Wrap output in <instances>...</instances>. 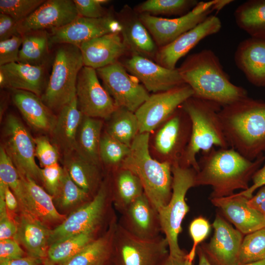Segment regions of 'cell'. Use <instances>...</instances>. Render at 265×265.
<instances>
[{
    "instance_id": "7dc6e473",
    "label": "cell",
    "mask_w": 265,
    "mask_h": 265,
    "mask_svg": "<svg viewBox=\"0 0 265 265\" xmlns=\"http://www.w3.org/2000/svg\"><path fill=\"white\" fill-rule=\"evenodd\" d=\"M210 224L205 218L199 216L194 218L189 226V233L193 241L191 249L188 253L189 257L193 260L199 244L208 236L210 231Z\"/></svg>"
},
{
    "instance_id": "f546056e",
    "label": "cell",
    "mask_w": 265,
    "mask_h": 265,
    "mask_svg": "<svg viewBox=\"0 0 265 265\" xmlns=\"http://www.w3.org/2000/svg\"><path fill=\"white\" fill-rule=\"evenodd\" d=\"M83 116L76 96L59 111L51 133L54 144L64 155L75 151L76 137Z\"/></svg>"
},
{
    "instance_id": "5bb4252c",
    "label": "cell",
    "mask_w": 265,
    "mask_h": 265,
    "mask_svg": "<svg viewBox=\"0 0 265 265\" xmlns=\"http://www.w3.org/2000/svg\"><path fill=\"white\" fill-rule=\"evenodd\" d=\"M76 96L79 109L86 116L108 119L118 107L98 80L96 69L83 66L77 80Z\"/></svg>"
},
{
    "instance_id": "f6af8a7d",
    "label": "cell",
    "mask_w": 265,
    "mask_h": 265,
    "mask_svg": "<svg viewBox=\"0 0 265 265\" xmlns=\"http://www.w3.org/2000/svg\"><path fill=\"white\" fill-rule=\"evenodd\" d=\"M35 157L38 159L42 168L58 163L59 157L58 148L52 143L49 139L43 136L34 138Z\"/></svg>"
},
{
    "instance_id": "6f0895ef",
    "label": "cell",
    "mask_w": 265,
    "mask_h": 265,
    "mask_svg": "<svg viewBox=\"0 0 265 265\" xmlns=\"http://www.w3.org/2000/svg\"><path fill=\"white\" fill-rule=\"evenodd\" d=\"M4 200L10 214L20 212L18 201L10 188L6 185L4 192Z\"/></svg>"
},
{
    "instance_id": "1f68e13d",
    "label": "cell",
    "mask_w": 265,
    "mask_h": 265,
    "mask_svg": "<svg viewBox=\"0 0 265 265\" xmlns=\"http://www.w3.org/2000/svg\"><path fill=\"white\" fill-rule=\"evenodd\" d=\"M117 223L116 217L105 233L62 265H106L110 263Z\"/></svg>"
},
{
    "instance_id": "9a60e30c",
    "label": "cell",
    "mask_w": 265,
    "mask_h": 265,
    "mask_svg": "<svg viewBox=\"0 0 265 265\" xmlns=\"http://www.w3.org/2000/svg\"><path fill=\"white\" fill-rule=\"evenodd\" d=\"M117 19L107 15L99 18L78 16L66 26L51 30L50 44H70L79 47L83 42L110 33H120Z\"/></svg>"
},
{
    "instance_id": "f35d334b",
    "label": "cell",
    "mask_w": 265,
    "mask_h": 265,
    "mask_svg": "<svg viewBox=\"0 0 265 265\" xmlns=\"http://www.w3.org/2000/svg\"><path fill=\"white\" fill-rule=\"evenodd\" d=\"M110 118L106 133L131 147L139 133L138 122L135 113L123 107H118Z\"/></svg>"
},
{
    "instance_id": "83f0119b",
    "label": "cell",
    "mask_w": 265,
    "mask_h": 265,
    "mask_svg": "<svg viewBox=\"0 0 265 265\" xmlns=\"http://www.w3.org/2000/svg\"><path fill=\"white\" fill-rule=\"evenodd\" d=\"M12 98L27 124L36 131L51 132L56 116L35 94L23 90L12 89Z\"/></svg>"
},
{
    "instance_id": "4dcf8cb0",
    "label": "cell",
    "mask_w": 265,
    "mask_h": 265,
    "mask_svg": "<svg viewBox=\"0 0 265 265\" xmlns=\"http://www.w3.org/2000/svg\"><path fill=\"white\" fill-rule=\"evenodd\" d=\"M64 167L72 180L94 197L104 181L100 166L79 156L75 151L64 155Z\"/></svg>"
},
{
    "instance_id": "ffe728a7",
    "label": "cell",
    "mask_w": 265,
    "mask_h": 265,
    "mask_svg": "<svg viewBox=\"0 0 265 265\" xmlns=\"http://www.w3.org/2000/svg\"><path fill=\"white\" fill-rule=\"evenodd\" d=\"M221 26V22L218 17L209 15L196 26L169 44L160 47L155 58L156 63L169 69H176V65L180 59L202 39L218 32Z\"/></svg>"
},
{
    "instance_id": "5b68a950",
    "label": "cell",
    "mask_w": 265,
    "mask_h": 265,
    "mask_svg": "<svg viewBox=\"0 0 265 265\" xmlns=\"http://www.w3.org/2000/svg\"><path fill=\"white\" fill-rule=\"evenodd\" d=\"M149 132L138 133L130 152L119 167L129 169L140 179L144 193L158 210L165 206L172 194V164L153 159L149 150Z\"/></svg>"
},
{
    "instance_id": "4316f807",
    "label": "cell",
    "mask_w": 265,
    "mask_h": 265,
    "mask_svg": "<svg viewBox=\"0 0 265 265\" xmlns=\"http://www.w3.org/2000/svg\"><path fill=\"white\" fill-rule=\"evenodd\" d=\"M20 175L26 188L28 214L49 227L61 224L67 216L58 211L53 196L30 177Z\"/></svg>"
},
{
    "instance_id": "f5cc1de1",
    "label": "cell",
    "mask_w": 265,
    "mask_h": 265,
    "mask_svg": "<svg viewBox=\"0 0 265 265\" xmlns=\"http://www.w3.org/2000/svg\"><path fill=\"white\" fill-rule=\"evenodd\" d=\"M18 22L8 15L0 14V41L20 34L18 31Z\"/></svg>"
},
{
    "instance_id": "277c9868",
    "label": "cell",
    "mask_w": 265,
    "mask_h": 265,
    "mask_svg": "<svg viewBox=\"0 0 265 265\" xmlns=\"http://www.w3.org/2000/svg\"><path fill=\"white\" fill-rule=\"evenodd\" d=\"M191 123L189 142L179 161V165L199 170L196 155L206 153L214 146L229 148L225 136L219 112V104L208 100L191 97L182 105Z\"/></svg>"
},
{
    "instance_id": "e7e4bbea",
    "label": "cell",
    "mask_w": 265,
    "mask_h": 265,
    "mask_svg": "<svg viewBox=\"0 0 265 265\" xmlns=\"http://www.w3.org/2000/svg\"><path fill=\"white\" fill-rule=\"evenodd\" d=\"M41 265H45V264H43Z\"/></svg>"
},
{
    "instance_id": "603a6c76",
    "label": "cell",
    "mask_w": 265,
    "mask_h": 265,
    "mask_svg": "<svg viewBox=\"0 0 265 265\" xmlns=\"http://www.w3.org/2000/svg\"><path fill=\"white\" fill-rule=\"evenodd\" d=\"M117 20L122 27L120 34L127 51L155 59L158 51L157 46L139 16L127 6L120 11Z\"/></svg>"
},
{
    "instance_id": "60d3db41",
    "label": "cell",
    "mask_w": 265,
    "mask_h": 265,
    "mask_svg": "<svg viewBox=\"0 0 265 265\" xmlns=\"http://www.w3.org/2000/svg\"><path fill=\"white\" fill-rule=\"evenodd\" d=\"M195 0H148L137 7V11L142 14L166 15L186 14L198 3Z\"/></svg>"
},
{
    "instance_id": "9c48e42d",
    "label": "cell",
    "mask_w": 265,
    "mask_h": 265,
    "mask_svg": "<svg viewBox=\"0 0 265 265\" xmlns=\"http://www.w3.org/2000/svg\"><path fill=\"white\" fill-rule=\"evenodd\" d=\"M168 253V242L164 237L150 240L141 239L126 231L117 223L111 265H159Z\"/></svg>"
},
{
    "instance_id": "2e32d148",
    "label": "cell",
    "mask_w": 265,
    "mask_h": 265,
    "mask_svg": "<svg viewBox=\"0 0 265 265\" xmlns=\"http://www.w3.org/2000/svg\"><path fill=\"white\" fill-rule=\"evenodd\" d=\"M191 133V121L181 106L158 132L155 139V148L172 165L179 163Z\"/></svg>"
},
{
    "instance_id": "c3c4849f",
    "label": "cell",
    "mask_w": 265,
    "mask_h": 265,
    "mask_svg": "<svg viewBox=\"0 0 265 265\" xmlns=\"http://www.w3.org/2000/svg\"><path fill=\"white\" fill-rule=\"evenodd\" d=\"M23 37L19 34L0 41V66L18 62L19 53Z\"/></svg>"
},
{
    "instance_id": "cb8c5ba5",
    "label": "cell",
    "mask_w": 265,
    "mask_h": 265,
    "mask_svg": "<svg viewBox=\"0 0 265 265\" xmlns=\"http://www.w3.org/2000/svg\"><path fill=\"white\" fill-rule=\"evenodd\" d=\"M83 65L95 69L113 64L127 51L120 33H110L82 43L79 47Z\"/></svg>"
},
{
    "instance_id": "681fc988",
    "label": "cell",
    "mask_w": 265,
    "mask_h": 265,
    "mask_svg": "<svg viewBox=\"0 0 265 265\" xmlns=\"http://www.w3.org/2000/svg\"><path fill=\"white\" fill-rule=\"evenodd\" d=\"M73 1L79 16L89 18H99L107 15L102 4L108 2V0H73Z\"/></svg>"
},
{
    "instance_id": "7a4b0ae2",
    "label": "cell",
    "mask_w": 265,
    "mask_h": 265,
    "mask_svg": "<svg viewBox=\"0 0 265 265\" xmlns=\"http://www.w3.org/2000/svg\"><path fill=\"white\" fill-rule=\"evenodd\" d=\"M219 118L230 147L254 160L265 151V102L248 96L222 106Z\"/></svg>"
},
{
    "instance_id": "52a82bcc",
    "label": "cell",
    "mask_w": 265,
    "mask_h": 265,
    "mask_svg": "<svg viewBox=\"0 0 265 265\" xmlns=\"http://www.w3.org/2000/svg\"><path fill=\"white\" fill-rule=\"evenodd\" d=\"M83 66L79 47L61 44L57 48L49 81L41 97L53 111L59 112L76 96L78 76Z\"/></svg>"
},
{
    "instance_id": "d4e9b609",
    "label": "cell",
    "mask_w": 265,
    "mask_h": 265,
    "mask_svg": "<svg viewBox=\"0 0 265 265\" xmlns=\"http://www.w3.org/2000/svg\"><path fill=\"white\" fill-rule=\"evenodd\" d=\"M234 61L250 83L265 87V39L250 37L241 41Z\"/></svg>"
},
{
    "instance_id": "4fadbf2b",
    "label": "cell",
    "mask_w": 265,
    "mask_h": 265,
    "mask_svg": "<svg viewBox=\"0 0 265 265\" xmlns=\"http://www.w3.org/2000/svg\"><path fill=\"white\" fill-rule=\"evenodd\" d=\"M193 96V91L186 83L150 96L134 112L138 122L139 133H150L154 130Z\"/></svg>"
},
{
    "instance_id": "ba28073f",
    "label": "cell",
    "mask_w": 265,
    "mask_h": 265,
    "mask_svg": "<svg viewBox=\"0 0 265 265\" xmlns=\"http://www.w3.org/2000/svg\"><path fill=\"white\" fill-rule=\"evenodd\" d=\"M196 171L191 167L172 165V194L167 204L158 210L162 233L167 240L169 254L179 257L186 253L180 247L178 236L182 231L183 221L189 211L186 201L188 190L195 186Z\"/></svg>"
},
{
    "instance_id": "74e56055",
    "label": "cell",
    "mask_w": 265,
    "mask_h": 265,
    "mask_svg": "<svg viewBox=\"0 0 265 265\" xmlns=\"http://www.w3.org/2000/svg\"><path fill=\"white\" fill-rule=\"evenodd\" d=\"M63 172L57 192L53 197L54 204L61 214L70 213L90 201L93 197L80 187L70 178L66 169Z\"/></svg>"
},
{
    "instance_id": "9f6ffc18",
    "label": "cell",
    "mask_w": 265,
    "mask_h": 265,
    "mask_svg": "<svg viewBox=\"0 0 265 265\" xmlns=\"http://www.w3.org/2000/svg\"><path fill=\"white\" fill-rule=\"evenodd\" d=\"M43 260L29 255L20 258L0 261V265H41Z\"/></svg>"
},
{
    "instance_id": "ab89813d",
    "label": "cell",
    "mask_w": 265,
    "mask_h": 265,
    "mask_svg": "<svg viewBox=\"0 0 265 265\" xmlns=\"http://www.w3.org/2000/svg\"><path fill=\"white\" fill-rule=\"evenodd\" d=\"M0 180L5 183L16 197L20 214L30 216L27 212L26 191L23 179L2 145L0 148Z\"/></svg>"
},
{
    "instance_id": "94428289",
    "label": "cell",
    "mask_w": 265,
    "mask_h": 265,
    "mask_svg": "<svg viewBox=\"0 0 265 265\" xmlns=\"http://www.w3.org/2000/svg\"><path fill=\"white\" fill-rule=\"evenodd\" d=\"M232 1H233V0H215L212 9L213 11L216 10L217 12H218L226 5L229 4Z\"/></svg>"
},
{
    "instance_id": "d6986e66",
    "label": "cell",
    "mask_w": 265,
    "mask_h": 265,
    "mask_svg": "<svg viewBox=\"0 0 265 265\" xmlns=\"http://www.w3.org/2000/svg\"><path fill=\"white\" fill-rule=\"evenodd\" d=\"M122 64L149 91L163 92L185 83L178 68L167 69L140 55L132 54Z\"/></svg>"
},
{
    "instance_id": "11a10c76",
    "label": "cell",
    "mask_w": 265,
    "mask_h": 265,
    "mask_svg": "<svg viewBox=\"0 0 265 265\" xmlns=\"http://www.w3.org/2000/svg\"><path fill=\"white\" fill-rule=\"evenodd\" d=\"M258 189L257 192L248 199L247 204L265 217V185Z\"/></svg>"
},
{
    "instance_id": "7bdbcfd3",
    "label": "cell",
    "mask_w": 265,
    "mask_h": 265,
    "mask_svg": "<svg viewBox=\"0 0 265 265\" xmlns=\"http://www.w3.org/2000/svg\"><path fill=\"white\" fill-rule=\"evenodd\" d=\"M130 152V147L114 138L106 132L101 136L99 155L100 160L111 166H118Z\"/></svg>"
},
{
    "instance_id": "484cf974",
    "label": "cell",
    "mask_w": 265,
    "mask_h": 265,
    "mask_svg": "<svg viewBox=\"0 0 265 265\" xmlns=\"http://www.w3.org/2000/svg\"><path fill=\"white\" fill-rule=\"evenodd\" d=\"M14 219L17 231L14 238L28 255L44 261L50 246L52 229L31 216L20 214Z\"/></svg>"
},
{
    "instance_id": "8992f818",
    "label": "cell",
    "mask_w": 265,
    "mask_h": 265,
    "mask_svg": "<svg viewBox=\"0 0 265 265\" xmlns=\"http://www.w3.org/2000/svg\"><path fill=\"white\" fill-rule=\"evenodd\" d=\"M113 208L110 184L105 180L90 201L71 212L52 229L50 246L75 235L107 229L117 217Z\"/></svg>"
},
{
    "instance_id": "7c38bea8",
    "label": "cell",
    "mask_w": 265,
    "mask_h": 265,
    "mask_svg": "<svg viewBox=\"0 0 265 265\" xmlns=\"http://www.w3.org/2000/svg\"><path fill=\"white\" fill-rule=\"evenodd\" d=\"M215 0L200 1L189 12L178 18L168 19L141 14L139 18L157 46L163 47L202 22L213 11Z\"/></svg>"
},
{
    "instance_id": "ee69618b",
    "label": "cell",
    "mask_w": 265,
    "mask_h": 265,
    "mask_svg": "<svg viewBox=\"0 0 265 265\" xmlns=\"http://www.w3.org/2000/svg\"><path fill=\"white\" fill-rule=\"evenodd\" d=\"M45 0H0V13L9 15L18 23L24 20Z\"/></svg>"
},
{
    "instance_id": "db71d44e",
    "label": "cell",
    "mask_w": 265,
    "mask_h": 265,
    "mask_svg": "<svg viewBox=\"0 0 265 265\" xmlns=\"http://www.w3.org/2000/svg\"><path fill=\"white\" fill-rule=\"evenodd\" d=\"M252 180V185L247 189L239 192L249 199L253 195L257 189L265 185V164L255 172Z\"/></svg>"
},
{
    "instance_id": "e0dca14e",
    "label": "cell",
    "mask_w": 265,
    "mask_h": 265,
    "mask_svg": "<svg viewBox=\"0 0 265 265\" xmlns=\"http://www.w3.org/2000/svg\"><path fill=\"white\" fill-rule=\"evenodd\" d=\"M212 226L214 233L210 242L200 246L208 260L212 265H238L243 234L219 215Z\"/></svg>"
},
{
    "instance_id": "be15d7a7",
    "label": "cell",
    "mask_w": 265,
    "mask_h": 265,
    "mask_svg": "<svg viewBox=\"0 0 265 265\" xmlns=\"http://www.w3.org/2000/svg\"><path fill=\"white\" fill-rule=\"evenodd\" d=\"M106 265H111V264H110V263H109L108 264H107Z\"/></svg>"
},
{
    "instance_id": "ac0fdd59",
    "label": "cell",
    "mask_w": 265,
    "mask_h": 265,
    "mask_svg": "<svg viewBox=\"0 0 265 265\" xmlns=\"http://www.w3.org/2000/svg\"><path fill=\"white\" fill-rule=\"evenodd\" d=\"M118 225L138 238L150 240L162 232L158 210L144 193L121 213Z\"/></svg>"
},
{
    "instance_id": "680465c9",
    "label": "cell",
    "mask_w": 265,
    "mask_h": 265,
    "mask_svg": "<svg viewBox=\"0 0 265 265\" xmlns=\"http://www.w3.org/2000/svg\"><path fill=\"white\" fill-rule=\"evenodd\" d=\"M193 261L189 257L188 253L179 257L173 256L168 253L159 265H193Z\"/></svg>"
},
{
    "instance_id": "8d00e7d4",
    "label": "cell",
    "mask_w": 265,
    "mask_h": 265,
    "mask_svg": "<svg viewBox=\"0 0 265 265\" xmlns=\"http://www.w3.org/2000/svg\"><path fill=\"white\" fill-rule=\"evenodd\" d=\"M23 42L18 62L34 66L46 65L49 55V36L46 30L22 35Z\"/></svg>"
},
{
    "instance_id": "8fae6325",
    "label": "cell",
    "mask_w": 265,
    "mask_h": 265,
    "mask_svg": "<svg viewBox=\"0 0 265 265\" xmlns=\"http://www.w3.org/2000/svg\"><path fill=\"white\" fill-rule=\"evenodd\" d=\"M96 70L118 107L135 112L150 97L143 85L118 61Z\"/></svg>"
},
{
    "instance_id": "3957f363",
    "label": "cell",
    "mask_w": 265,
    "mask_h": 265,
    "mask_svg": "<svg viewBox=\"0 0 265 265\" xmlns=\"http://www.w3.org/2000/svg\"><path fill=\"white\" fill-rule=\"evenodd\" d=\"M193 97L215 102L222 106L248 97L246 90L233 83L219 58L211 50L189 55L178 68Z\"/></svg>"
},
{
    "instance_id": "6da1fadb",
    "label": "cell",
    "mask_w": 265,
    "mask_h": 265,
    "mask_svg": "<svg viewBox=\"0 0 265 265\" xmlns=\"http://www.w3.org/2000/svg\"><path fill=\"white\" fill-rule=\"evenodd\" d=\"M265 160L264 154L251 160L231 147L216 149L213 147L202 153L198 161L195 185L211 186V198L230 196L238 189L245 190Z\"/></svg>"
},
{
    "instance_id": "b9f144b4",
    "label": "cell",
    "mask_w": 265,
    "mask_h": 265,
    "mask_svg": "<svg viewBox=\"0 0 265 265\" xmlns=\"http://www.w3.org/2000/svg\"><path fill=\"white\" fill-rule=\"evenodd\" d=\"M265 260V227L246 235L239 253L238 265Z\"/></svg>"
},
{
    "instance_id": "30bf717a",
    "label": "cell",
    "mask_w": 265,
    "mask_h": 265,
    "mask_svg": "<svg viewBox=\"0 0 265 265\" xmlns=\"http://www.w3.org/2000/svg\"><path fill=\"white\" fill-rule=\"evenodd\" d=\"M2 145L19 173L40 182V167L35 161V143L28 130L15 115H7Z\"/></svg>"
},
{
    "instance_id": "f1b7e54d",
    "label": "cell",
    "mask_w": 265,
    "mask_h": 265,
    "mask_svg": "<svg viewBox=\"0 0 265 265\" xmlns=\"http://www.w3.org/2000/svg\"><path fill=\"white\" fill-rule=\"evenodd\" d=\"M7 88L32 92L40 97L45 87L46 65L34 66L13 62L0 66Z\"/></svg>"
},
{
    "instance_id": "d6a6232c",
    "label": "cell",
    "mask_w": 265,
    "mask_h": 265,
    "mask_svg": "<svg viewBox=\"0 0 265 265\" xmlns=\"http://www.w3.org/2000/svg\"><path fill=\"white\" fill-rule=\"evenodd\" d=\"M103 121L83 115L79 127L75 151L81 157L100 166L99 147Z\"/></svg>"
},
{
    "instance_id": "44dd1931",
    "label": "cell",
    "mask_w": 265,
    "mask_h": 265,
    "mask_svg": "<svg viewBox=\"0 0 265 265\" xmlns=\"http://www.w3.org/2000/svg\"><path fill=\"white\" fill-rule=\"evenodd\" d=\"M79 16L72 0H45L30 15L18 23L20 35L32 31L62 27Z\"/></svg>"
},
{
    "instance_id": "e575fe53",
    "label": "cell",
    "mask_w": 265,
    "mask_h": 265,
    "mask_svg": "<svg viewBox=\"0 0 265 265\" xmlns=\"http://www.w3.org/2000/svg\"><path fill=\"white\" fill-rule=\"evenodd\" d=\"M106 230L90 231L69 237L51 244L43 264L62 265Z\"/></svg>"
},
{
    "instance_id": "91938a15",
    "label": "cell",
    "mask_w": 265,
    "mask_h": 265,
    "mask_svg": "<svg viewBox=\"0 0 265 265\" xmlns=\"http://www.w3.org/2000/svg\"><path fill=\"white\" fill-rule=\"evenodd\" d=\"M196 253L198 257V265H212L200 246L197 247Z\"/></svg>"
},
{
    "instance_id": "f907efd6",
    "label": "cell",
    "mask_w": 265,
    "mask_h": 265,
    "mask_svg": "<svg viewBox=\"0 0 265 265\" xmlns=\"http://www.w3.org/2000/svg\"><path fill=\"white\" fill-rule=\"evenodd\" d=\"M17 231L15 219L9 214L4 199L0 198V240L14 238Z\"/></svg>"
},
{
    "instance_id": "816d5d0a",
    "label": "cell",
    "mask_w": 265,
    "mask_h": 265,
    "mask_svg": "<svg viewBox=\"0 0 265 265\" xmlns=\"http://www.w3.org/2000/svg\"><path fill=\"white\" fill-rule=\"evenodd\" d=\"M28 255L14 239L0 240V261L20 258Z\"/></svg>"
},
{
    "instance_id": "d590c367",
    "label": "cell",
    "mask_w": 265,
    "mask_h": 265,
    "mask_svg": "<svg viewBox=\"0 0 265 265\" xmlns=\"http://www.w3.org/2000/svg\"><path fill=\"white\" fill-rule=\"evenodd\" d=\"M237 26L250 37L265 39V0H248L236 9Z\"/></svg>"
},
{
    "instance_id": "836d02e7",
    "label": "cell",
    "mask_w": 265,
    "mask_h": 265,
    "mask_svg": "<svg viewBox=\"0 0 265 265\" xmlns=\"http://www.w3.org/2000/svg\"><path fill=\"white\" fill-rule=\"evenodd\" d=\"M110 186L113 207L120 213L144 193L139 178L125 168L119 167L115 171Z\"/></svg>"
},
{
    "instance_id": "7402d4cb",
    "label": "cell",
    "mask_w": 265,
    "mask_h": 265,
    "mask_svg": "<svg viewBox=\"0 0 265 265\" xmlns=\"http://www.w3.org/2000/svg\"><path fill=\"white\" fill-rule=\"evenodd\" d=\"M210 199L242 234L247 235L265 227V217L250 208L247 204L249 198L239 192Z\"/></svg>"
},
{
    "instance_id": "bcb514c9",
    "label": "cell",
    "mask_w": 265,
    "mask_h": 265,
    "mask_svg": "<svg viewBox=\"0 0 265 265\" xmlns=\"http://www.w3.org/2000/svg\"><path fill=\"white\" fill-rule=\"evenodd\" d=\"M63 167L58 163L53 165L40 168V182L46 190L53 197L55 195L60 186Z\"/></svg>"
},
{
    "instance_id": "6125c7cd",
    "label": "cell",
    "mask_w": 265,
    "mask_h": 265,
    "mask_svg": "<svg viewBox=\"0 0 265 265\" xmlns=\"http://www.w3.org/2000/svg\"><path fill=\"white\" fill-rule=\"evenodd\" d=\"M241 265H265V260L245 264Z\"/></svg>"
}]
</instances>
